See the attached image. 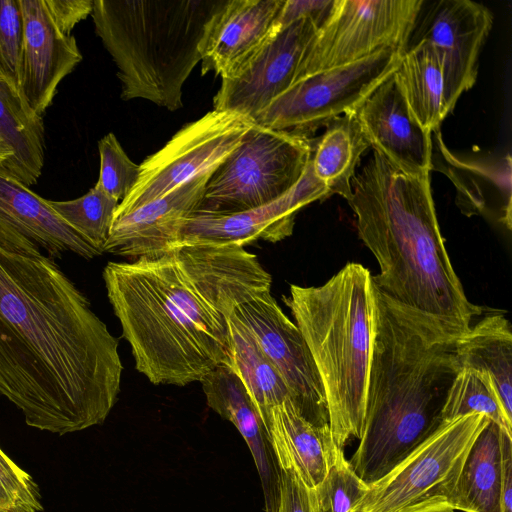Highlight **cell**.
I'll return each instance as SVG.
<instances>
[{"label":"cell","instance_id":"29","mask_svg":"<svg viewBox=\"0 0 512 512\" xmlns=\"http://www.w3.org/2000/svg\"><path fill=\"white\" fill-rule=\"evenodd\" d=\"M370 147L354 112L343 114L326 125L313 146L311 167L330 194L348 200L351 180L362 154Z\"/></svg>","mask_w":512,"mask_h":512},{"label":"cell","instance_id":"9","mask_svg":"<svg viewBox=\"0 0 512 512\" xmlns=\"http://www.w3.org/2000/svg\"><path fill=\"white\" fill-rule=\"evenodd\" d=\"M403 52L388 48L357 62L312 74L273 100L253 121L309 136L357 107L398 68Z\"/></svg>","mask_w":512,"mask_h":512},{"label":"cell","instance_id":"25","mask_svg":"<svg viewBox=\"0 0 512 512\" xmlns=\"http://www.w3.org/2000/svg\"><path fill=\"white\" fill-rule=\"evenodd\" d=\"M502 427L491 419L473 442L454 493V510L501 512Z\"/></svg>","mask_w":512,"mask_h":512},{"label":"cell","instance_id":"5","mask_svg":"<svg viewBox=\"0 0 512 512\" xmlns=\"http://www.w3.org/2000/svg\"><path fill=\"white\" fill-rule=\"evenodd\" d=\"M283 300L310 351L338 450L361 439L377 328L378 293L370 271L347 263L320 286L291 285Z\"/></svg>","mask_w":512,"mask_h":512},{"label":"cell","instance_id":"34","mask_svg":"<svg viewBox=\"0 0 512 512\" xmlns=\"http://www.w3.org/2000/svg\"><path fill=\"white\" fill-rule=\"evenodd\" d=\"M41 492L34 478L0 448V512H42Z\"/></svg>","mask_w":512,"mask_h":512},{"label":"cell","instance_id":"7","mask_svg":"<svg viewBox=\"0 0 512 512\" xmlns=\"http://www.w3.org/2000/svg\"><path fill=\"white\" fill-rule=\"evenodd\" d=\"M313 146L307 135L254 122L210 174L195 212L231 214L276 201L301 180Z\"/></svg>","mask_w":512,"mask_h":512},{"label":"cell","instance_id":"38","mask_svg":"<svg viewBox=\"0 0 512 512\" xmlns=\"http://www.w3.org/2000/svg\"><path fill=\"white\" fill-rule=\"evenodd\" d=\"M334 0H285L277 19L285 25L303 17L311 18L319 29L328 19Z\"/></svg>","mask_w":512,"mask_h":512},{"label":"cell","instance_id":"3","mask_svg":"<svg viewBox=\"0 0 512 512\" xmlns=\"http://www.w3.org/2000/svg\"><path fill=\"white\" fill-rule=\"evenodd\" d=\"M347 202L379 265L372 276L377 292L423 327L458 342L482 308L468 300L450 261L430 173H407L372 148L351 180Z\"/></svg>","mask_w":512,"mask_h":512},{"label":"cell","instance_id":"13","mask_svg":"<svg viewBox=\"0 0 512 512\" xmlns=\"http://www.w3.org/2000/svg\"><path fill=\"white\" fill-rule=\"evenodd\" d=\"M232 314L254 335L304 418L318 427L329 426L325 394L310 351L271 289L250 295Z\"/></svg>","mask_w":512,"mask_h":512},{"label":"cell","instance_id":"39","mask_svg":"<svg viewBox=\"0 0 512 512\" xmlns=\"http://www.w3.org/2000/svg\"><path fill=\"white\" fill-rule=\"evenodd\" d=\"M503 477L501 487V512H512V433L501 430Z\"/></svg>","mask_w":512,"mask_h":512},{"label":"cell","instance_id":"11","mask_svg":"<svg viewBox=\"0 0 512 512\" xmlns=\"http://www.w3.org/2000/svg\"><path fill=\"white\" fill-rule=\"evenodd\" d=\"M421 4L422 0H334L304 54L300 80L383 49L404 53Z\"/></svg>","mask_w":512,"mask_h":512},{"label":"cell","instance_id":"27","mask_svg":"<svg viewBox=\"0 0 512 512\" xmlns=\"http://www.w3.org/2000/svg\"><path fill=\"white\" fill-rule=\"evenodd\" d=\"M404 99L418 123L432 132L446 117L443 74L434 47L421 41L407 47L394 73Z\"/></svg>","mask_w":512,"mask_h":512},{"label":"cell","instance_id":"26","mask_svg":"<svg viewBox=\"0 0 512 512\" xmlns=\"http://www.w3.org/2000/svg\"><path fill=\"white\" fill-rule=\"evenodd\" d=\"M456 356L460 367L491 376L503 408L512 418V328L509 320L496 312L482 317L458 340Z\"/></svg>","mask_w":512,"mask_h":512},{"label":"cell","instance_id":"32","mask_svg":"<svg viewBox=\"0 0 512 512\" xmlns=\"http://www.w3.org/2000/svg\"><path fill=\"white\" fill-rule=\"evenodd\" d=\"M368 491V486L353 471L343 450L313 492L320 512H352Z\"/></svg>","mask_w":512,"mask_h":512},{"label":"cell","instance_id":"6","mask_svg":"<svg viewBox=\"0 0 512 512\" xmlns=\"http://www.w3.org/2000/svg\"><path fill=\"white\" fill-rule=\"evenodd\" d=\"M224 0H94L95 32L118 68L121 98L175 111L201 61L205 26Z\"/></svg>","mask_w":512,"mask_h":512},{"label":"cell","instance_id":"37","mask_svg":"<svg viewBox=\"0 0 512 512\" xmlns=\"http://www.w3.org/2000/svg\"><path fill=\"white\" fill-rule=\"evenodd\" d=\"M93 3L94 0H45L54 23L67 35H71L74 27L91 15Z\"/></svg>","mask_w":512,"mask_h":512},{"label":"cell","instance_id":"22","mask_svg":"<svg viewBox=\"0 0 512 512\" xmlns=\"http://www.w3.org/2000/svg\"><path fill=\"white\" fill-rule=\"evenodd\" d=\"M200 383L207 405L230 421L245 440L260 477L265 510L276 512L281 470L269 432L243 383L228 365L217 366Z\"/></svg>","mask_w":512,"mask_h":512},{"label":"cell","instance_id":"24","mask_svg":"<svg viewBox=\"0 0 512 512\" xmlns=\"http://www.w3.org/2000/svg\"><path fill=\"white\" fill-rule=\"evenodd\" d=\"M0 137L13 152L10 179L28 188L36 184L45 156L42 116L29 107L18 88L1 74Z\"/></svg>","mask_w":512,"mask_h":512},{"label":"cell","instance_id":"17","mask_svg":"<svg viewBox=\"0 0 512 512\" xmlns=\"http://www.w3.org/2000/svg\"><path fill=\"white\" fill-rule=\"evenodd\" d=\"M0 246L22 254L60 258L72 252L85 259L98 252L69 227L40 197L23 184L0 176Z\"/></svg>","mask_w":512,"mask_h":512},{"label":"cell","instance_id":"30","mask_svg":"<svg viewBox=\"0 0 512 512\" xmlns=\"http://www.w3.org/2000/svg\"><path fill=\"white\" fill-rule=\"evenodd\" d=\"M470 413L484 414L512 433V418L506 414L491 376L473 368L460 367L442 409V422Z\"/></svg>","mask_w":512,"mask_h":512},{"label":"cell","instance_id":"28","mask_svg":"<svg viewBox=\"0 0 512 512\" xmlns=\"http://www.w3.org/2000/svg\"><path fill=\"white\" fill-rule=\"evenodd\" d=\"M229 367L243 383L266 428L272 407L290 399L280 374L250 330L233 314L229 318Z\"/></svg>","mask_w":512,"mask_h":512},{"label":"cell","instance_id":"33","mask_svg":"<svg viewBox=\"0 0 512 512\" xmlns=\"http://www.w3.org/2000/svg\"><path fill=\"white\" fill-rule=\"evenodd\" d=\"M98 150L100 171L95 186L120 202L135 186L140 165L128 157L113 133H108L99 140Z\"/></svg>","mask_w":512,"mask_h":512},{"label":"cell","instance_id":"18","mask_svg":"<svg viewBox=\"0 0 512 512\" xmlns=\"http://www.w3.org/2000/svg\"><path fill=\"white\" fill-rule=\"evenodd\" d=\"M394 73L354 114L370 147L407 173H430L432 132L423 128L411 113Z\"/></svg>","mask_w":512,"mask_h":512},{"label":"cell","instance_id":"14","mask_svg":"<svg viewBox=\"0 0 512 512\" xmlns=\"http://www.w3.org/2000/svg\"><path fill=\"white\" fill-rule=\"evenodd\" d=\"M492 23L490 10L474 1L422 0L406 48L426 41L436 50L442 65L446 116L476 82L479 53Z\"/></svg>","mask_w":512,"mask_h":512},{"label":"cell","instance_id":"10","mask_svg":"<svg viewBox=\"0 0 512 512\" xmlns=\"http://www.w3.org/2000/svg\"><path fill=\"white\" fill-rule=\"evenodd\" d=\"M253 123L246 116L213 109L186 124L159 151L143 161L135 186L119 202L114 217L125 215L215 170L239 145Z\"/></svg>","mask_w":512,"mask_h":512},{"label":"cell","instance_id":"36","mask_svg":"<svg viewBox=\"0 0 512 512\" xmlns=\"http://www.w3.org/2000/svg\"><path fill=\"white\" fill-rule=\"evenodd\" d=\"M280 493L276 512H320L313 490L290 470L280 468Z\"/></svg>","mask_w":512,"mask_h":512},{"label":"cell","instance_id":"41","mask_svg":"<svg viewBox=\"0 0 512 512\" xmlns=\"http://www.w3.org/2000/svg\"><path fill=\"white\" fill-rule=\"evenodd\" d=\"M438 512H455V510H453L451 508H448V509L441 510V511H438Z\"/></svg>","mask_w":512,"mask_h":512},{"label":"cell","instance_id":"35","mask_svg":"<svg viewBox=\"0 0 512 512\" xmlns=\"http://www.w3.org/2000/svg\"><path fill=\"white\" fill-rule=\"evenodd\" d=\"M22 38L18 0H0V74L17 88Z\"/></svg>","mask_w":512,"mask_h":512},{"label":"cell","instance_id":"1","mask_svg":"<svg viewBox=\"0 0 512 512\" xmlns=\"http://www.w3.org/2000/svg\"><path fill=\"white\" fill-rule=\"evenodd\" d=\"M118 340L53 258L0 246V395L58 435L102 424L116 404Z\"/></svg>","mask_w":512,"mask_h":512},{"label":"cell","instance_id":"2","mask_svg":"<svg viewBox=\"0 0 512 512\" xmlns=\"http://www.w3.org/2000/svg\"><path fill=\"white\" fill-rule=\"evenodd\" d=\"M103 279L137 371L175 386L229 365L234 308L272 284L257 256L235 244H181L108 262Z\"/></svg>","mask_w":512,"mask_h":512},{"label":"cell","instance_id":"12","mask_svg":"<svg viewBox=\"0 0 512 512\" xmlns=\"http://www.w3.org/2000/svg\"><path fill=\"white\" fill-rule=\"evenodd\" d=\"M309 17L278 25L230 74L221 78L215 110L254 119L273 100L300 81L304 54L317 33Z\"/></svg>","mask_w":512,"mask_h":512},{"label":"cell","instance_id":"19","mask_svg":"<svg viewBox=\"0 0 512 512\" xmlns=\"http://www.w3.org/2000/svg\"><path fill=\"white\" fill-rule=\"evenodd\" d=\"M211 173L114 217L104 253L136 259L176 247L183 224L197 210Z\"/></svg>","mask_w":512,"mask_h":512},{"label":"cell","instance_id":"23","mask_svg":"<svg viewBox=\"0 0 512 512\" xmlns=\"http://www.w3.org/2000/svg\"><path fill=\"white\" fill-rule=\"evenodd\" d=\"M267 430L279 467L290 469L310 490L319 486L339 451L329 426H315L286 399L271 408Z\"/></svg>","mask_w":512,"mask_h":512},{"label":"cell","instance_id":"21","mask_svg":"<svg viewBox=\"0 0 512 512\" xmlns=\"http://www.w3.org/2000/svg\"><path fill=\"white\" fill-rule=\"evenodd\" d=\"M432 170L454 184L456 204L466 216L489 215L511 230V156L464 158L444 144L440 128L432 131Z\"/></svg>","mask_w":512,"mask_h":512},{"label":"cell","instance_id":"8","mask_svg":"<svg viewBox=\"0 0 512 512\" xmlns=\"http://www.w3.org/2000/svg\"><path fill=\"white\" fill-rule=\"evenodd\" d=\"M489 418L470 413L441 426L389 473L368 486L352 512L454 510L465 458Z\"/></svg>","mask_w":512,"mask_h":512},{"label":"cell","instance_id":"16","mask_svg":"<svg viewBox=\"0 0 512 512\" xmlns=\"http://www.w3.org/2000/svg\"><path fill=\"white\" fill-rule=\"evenodd\" d=\"M23 38L18 89L29 107L42 116L60 82L82 61L75 37L62 33L45 0H18Z\"/></svg>","mask_w":512,"mask_h":512},{"label":"cell","instance_id":"15","mask_svg":"<svg viewBox=\"0 0 512 512\" xmlns=\"http://www.w3.org/2000/svg\"><path fill=\"white\" fill-rule=\"evenodd\" d=\"M329 196L326 185L314 175L310 160L301 180L270 204L231 214L194 212L183 224L178 245L235 244L245 247L259 239L275 243L292 234L299 210Z\"/></svg>","mask_w":512,"mask_h":512},{"label":"cell","instance_id":"20","mask_svg":"<svg viewBox=\"0 0 512 512\" xmlns=\"http://www.w3.org/2000/svg\"><path fill=\"white\" fill-rule=\"evenodd\" d=\"M285 0H224L208 20L199 51L202 75L221 78L248 58L277 26Z\"/></svg>","mask_w":512,"mask_h":512},{"label":"cell","instance_id":"4","mask_svg":"<svg viewBox=\"0 0 512 512\" xmlns=\"http://www.w3.org/2000/svg\"><path fill=\"white\" fill-rule=\"evenodd\" d=\"M456 343L423 327L378 293L363 434L348 460L367 486L443 423L442 409L460 369Z\"/></svg>","mask_w":512,"mask_h":512},{"label":"cell","instance_id":"40","mask_svg":"<svg viewBox=\"0 0 512 512\" xmlns=\"http://www.w3.org/2000/svg\"><path fill=\"white\" fill-rule=\"evenodd\" d=\"M13 160L11 148L0 137V176L10 178V168Z\"/></svg>","mask_w":512,"mask_h":512},{"label":"cell","instance_id":"31","mask_svg":"<svg viewBox=\"0 0 512 512\" xmlns=\"http://www.w3.org/2000/svg\"><path fill=\"white\" fill-rule=\"evenodd\" d=\"M48 204L99 255L104 253L119 204L117 200L94 186L79 198L65 201L48 200Z\"/></svg>","mask_w":512,"mask_h":512}]
</instances>
